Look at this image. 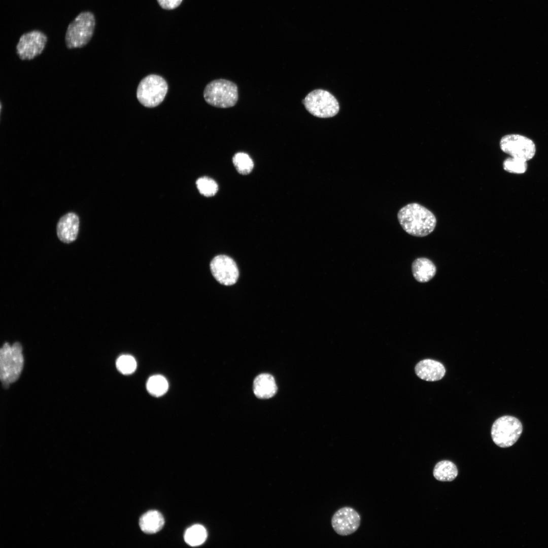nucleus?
Returning a JSON list of instances; mask_svg holds the SVG:
<instances>
[{
    "instance_id": "obj_4",
    "label": "nucleus",
    "mask_w": 548,
    "mask_h": 548,
    "mask_svg": "<svg viewBox=\"0 0 548 548\" xmlns=\"http://www.w3.org/2000/svg\"><path fill=\"white\" fill-rule=\"evenodd\" d=\"M203 96L214 107L227 108L234 106L238 100V89L233 82L225 79L211 81L206 86Z\"/></svg>"
},
{
    "instance_id": "obj_12",
    "label": "nucleus",
    "mask_w": 548,
    "mask_h": 548,
    "mask_svg": "<svg viewBox=\"0 0 548 548\" xmlns=\"http://www.w3.org/2000/svg\"><path fill=\"white\" fill-rule=\"evenodd\" d=\"M79 225V218L76 213L69 212L63 215L58 220L56 226V233L59 239L66 244L75 241L78 236Z\"/></svg>"
},
{
    "instance_id": "obj_14",
    "label": "nucleus",
    "mask_w": 548,
    "mask_h": 548,
    "mask_svg": "<svg viewBox=\"0 0 548 548\" xmlns=\"http://www.w3.org/2000/svg\"><path fill=\"white\" fill-rule=\"evenodd\" d=\"M253 388L255 396L261 399L271 398L277 391L275 380L268 373H262L257 376L254 380Z\"/></svg>"
},
{
    "instance_id": "obj_15",
    "label": "nucleus",
    "mask_w": 548,
    "mask_h": 548,
    "mask_svg": "<svg viewBox=\"0 0 548 548\" xmlns=\"http://www.w3.org/2000/svg\"><path fill=\"white\" fill-rule=\"evenodd\" d=\"M412 270L415 279L420 283L429 281L436 272V266L433 262L424 257L418 258L413 261Z\"/></svg>"
},
{
    "instance_id": "obj_6",
    "label": "nucleus",
    "mask_w": 548,
    "mask_h": 548,
    "mask_svg": "<svg viewBox=\"0 0 548 548\" xmlns=\"http://www.w3.org/2000/svg\"><path fill=\"white\" fill-rule=\"evenodd\" d=\"M522 431V425L519 420L511 416H504L494 422L491 433L494 442L505 448L514 444Z\"/></svg>"
},
{
    "instance_id": "obj_13",
    "label": "nucleus",
    "mask_w": 548,
    "mask_h": 548,
    "mask_svg": "<svg viewBox=\"0 0 548 548\" xmlns=\"http://www.w3.org/2000/svg\"><path fill=\"white\" fill-rule=\"evenodd\" d=\"M415 371L420 379L429 382L439 381L446 373L445 367L441 363L430 359L419 362L415 367Z\"/></svg>"
},
{
    "instance_id": "obj_21",
    "label": "nucleus",
    "mask_w": 548,
    "mask_h": 548,
    "mask_svg": "<svg viewBox=\"0 0 548 548\" xmlns=\"http://www.w3.org/2000/svg\"><path fill=\"white\" fill-rule=\"evenodd\" d=\"M196 184L199 192L207 197L215 195L218 190V186L215 181L208 177L199 178Z\"/></svg>"
},
{
    "instance_id": "obj_22",
    "label": "nucleus",
    "mask_w": 548,
    "mask_h": 548,
    "mask_svg": "<svg viewBox=\"0 0 548 548\" xmlns=\"http://www.w3.org/2000/svg\"><path fill=\"white\" fill-rule=\"evenodd\" d=\"M503 167L510 173L523 174L527 169V163L524 160L511 157L504 160Z\"/></svg>"
},
{
    "instance_id": "obj_3",
    "label": "nucleus",
    "mask_w": 548,
    "mask_h": 548,
    "mask_svg": "<svg viewBox=\"0 0 548 548\" xmlns=\"http://www.w3.org/2000/svg\"><path fill=\"white\" fill-rule=\"evenodd\" d=\"M95 25L92 13H80L68 24L65 36V42L68 49L82 48L90 41Z\"/></svg>"
},
{
    "instance_id": "obj_24",
    "label": "nucleus",
    "mask_w": 548,
    "mask_h": 548,
    "mask_svg": "<svg viewBox=\"0 0 548 548\" xmlns=\"http://www.w3.org/2000/svg\"><path fill=\"white\" fill-rule=\"evenodd\" d=\"M183 0H157L159 5L163 9L172 10L178 7Z\"/></svg>"
},
{
    "instance_id": "obj_19",
    "label": "nucleus",
    "mask_w": 548,
    "mask_h": 548,
    "mask_svg": "<svg viewBox=\"0 0 548 548\" xmlns=\"http://www.w3.org/2000/svg\"><path fill=\"white\" fill-rule=\"evenodd\" d=\"M168 383L163 376L155 375L151 376L147 383L149 393L156 397L162 396L168 389Z\"/></svg>"
},
{
    "instance_id": "obj_20",
    "label": "nucleus",
    "mask_w": 548,
    "mask_h": 548,
    "mask_svg": "<svg viewBox=\"0 0 548 548\" xmlns=\"http://www.w3.org/2000/svg\"><path fill=\"white\" fill-rule=\"evenodd\" d=\"M232 161L236 170L242 175L250 174L254 167L252 159L248 154L244 152L235 154L232 158Z\"/></svg>"
},
{
    "instance_id": "obj_11",
    "label": "nucleus",
    "mask_w": 548,
    "mask_h": 548,
    "mask_svg": "<svg viewBox=\"0 0 548 548\" xmlns=\"http://www.w3.org/2000/svg\"><path fill=\"white\" fill-rule=\"evenodd\" d=\"M361 523L359 513L351 507H343L337 510L331 518V526L339 535L348 536L356 532Z\"/></svg>"
},
{
    "instance_id": "obj_8",
    "label": "nucleus",
    "mask_w": 548,
    "mask_h": 548,
    "mask_svg": "<svg viewBox=\"0 0 548 548\" xmlns=\"http://www.w3.org/2000/svg\"><path fill=\"white\" fill-rule=\"evenodd\" d=\"M501 150L512 157L527 161L534 156L535 144L532 140L522 135L510 134L503 136L499 142Z\"/></svg>"
},
{
    "instance_id": "obj_2",
    "label": "nucleus",
    "mask_w": 548,
    "mask_h": 548,
    "mask_svg": "<svg viewBox=\"0 0 548 548\" xmlns=\"http://www.w3.org/2000/svg\"><path fill=\"white\" fill-rule=\"evenodd\" d=\"M22 348L19 342L12 346L5 343L0 350V378L4 387L19 378L24 364Z\"/></svg>"
},
{
    "instance_id": "obj_10",
    "label": "nucleus",
    "mask_w": 548,
    "mask_h": 548,
    "mask_svg": "<svg viewBox=\"0 0 548 548\" xmlns=\"http://www.w3.org/2000/svg\"><path fill=\"white\" fill-rule=\"evenodd\" d=\"M212 273L220 284L226 286L234 284L239 276V271L235 261L230 257L220 255L215 257L210 263Z\"/></svg>"
},
{
    "instance_id": "obj_18",
    "label": "nucleus",
    "mask_w": 548,
    "mask_h": 548,
    "mask_svg": "<svg viewBox=\"0 0 548 548\" xmlns=\"http://www.w3.org/2000/svg\"><path fill=\"white\" fill-rule=\"evenodd\" d=\"M207 533L206 529L200 525L196 524L188 528L184 534L185 542L190 546H198L206 540Z\"/></svg>"
},
{
    "instance_id": "obj_23",
    "label": "nucleus",
    "mask_w": 548,
    "mask_h": 548,
    "mask_svg": "<svg viewBox=\"0 0 548 548\" xmlns=\"http://www.w3.org/2000/svg\"><path fill=\"white\" fill-rule=\"evenodd\" d=\"M117 369L122 374H129L134 371L136 363L134 358L129 355L120 356L116 361Z\"/></svg>"
},
{
    "instance_id": "obj_1",
    "label": "nucleus",
    "mask_w": 548,
    "mask_h": 548,
    "mask_svg": "<svg viewBox=\"0 0 548 548\" xmlns=\"http://www.w3.org/2000/svg\"><path fill=\"white\" fill-rule=\"evenodd\" d=\"M397 218L403 229L415 236L428 235L434 230L436 225L434 215L425 207L416 202L401 208L397 213Z\"/></svg>"
},
{
    "instance_id": "obj_17",
    "label": "nucleus",
    "mask_w": 548,
    "mask_h": 548,
    "mask_svg": "<svg viewBox=\"0 0 548 548\" xmlns=\"http://www.w3.org/2000/svg\"><path fill=\"white\" fill-rule=\"evenodd\" d=\"M458 469L456 465L449 460H442L437 463L433 470V475L438 481L451 482L456 478Z\"/></svg>"
},
{
    "instance_id": "obj_16",
    "label": "nucleus",
    "mask_w": 548,
    "mask_h": 548,
    "mask_svg": "<svg viewBox=\"0 0 548 548\" xmlns=\"http://www.w3.org/2000/svg\"><path fill=\"white\" fill-rule=\"evenodd\" d=\"M164 524L162 515L156 510L148 511L141 516L139 521L141 529L147 534H154L159 531Z\"/></svg>"
},
{
    "instance_id": "obj_5",
    "label": "nucleus",
    "mask_w": 548,
    "mask_h": 548,
    "mask_svg": "<svg viewBox=\"0 0 548 548\" xmlns=\"http://www.w3.org/2000/svg\"><path fill=\"white\" fill-rule=\"evenodd\" d=\"M168 90V85L162 77L151 74L143 78L140 82L136 97L139 102L147 108L158 106L164 99Z\"/></svg>"
},
{
    "instance_id": "obj_9",
    "label": "nucleus",
    "mask_w": 548,
    "mask_h": 548,
    "mask_svg": "<svg viewBox=\"0 0 548 548\" xmlns=\"http://www.w3.org/2000/svg\"><path fill=\"white\" fill-rule=\"evenodd\" d=\"M47 37L43 32L35 30L23 34L16 46V53L21 60H31L44 50Z\"/></svg>"
},
{
    "instance_id": "obj_7",
    "label": "nucleus",
    "mask_w": 548,
    "mask_h": 548,
    "mask_svg": "<svg viewBox=\"0 0 548 548\" xmlns=\"http://www.w3.org/2000/svg\"><path fill=\"white\" fill-rule=\"evenodd\" d=\"M303 103L309 112L319 118L334 116L339 110L338 102L334 96L323 89H316L310 92Z\"/></svg>"
}]
</instances>
